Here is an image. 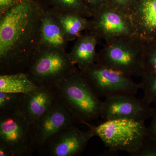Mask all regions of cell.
Masks as SVG:
<instances>
[{
	"label": "cell",
	"instance_id": "1",
	"mask_svg": "<svg viewBox=\"0 0 156 156\" xmlns=\"http://www.w3.org/2000/svg\"><path fill=\"white\" fill-rule=\"evenodd\" d=\"M46 8L38 0H20L0 14V75L25 71L39 48Z\"/></svg>",
	"mask_w": 156,
	"mask_h": 156
},
{
	"label": "cell",
	"instance_id": "2",
	"mask_svg": "<svg viewBox=\"0 0 156 156\" xmlns=\"http://www.w3.org/2000/svg\"><path fill=\"white\" fill-rule=\"evenodd\" d=\"M57 97L81 124L101 117L103 101L89 86L80 70L76 69L55 87Z\"/></svg>",
	"mask_w": 156,
	"mask_h": 156
},
{
	"label": "cell",
	"instance_id": "3",
	"mask_svg": "<svg viewBox=\"0 0 156 156\" xmlns=\"http://www.w3.org/2000/svg\"><path fill=\"white\" fill-rule=\"evenodd\" d=\"M76 68L66 50L39 48L24 73L37 87H55Z\"/></svg>",
	"mask_w": 156,
	"mask_h": 156
},
{
	"label": "cell",
	"instance_id": "4",
	"mask_svg": "<svg viewBox=\"0 0 156 156\" xmlns=\"http://www.w3.org/2000/svg\"><path fill=\"white\" fill-rule=\"evenodd\" d=\"M91 128L109 150L126 151L131 155L138 150L147 135L145 121L107 120Z\"/></svg>",
	"mask_w": 156,
	"mask_h": 156
},
{
	"label": "cell",
	"instance_id": "5",
	"mask_svg": "<svg viewBox=\"0 0 156 156\" xmlns=\"http://www.w3.org/2000/svg\"><path fill=\"white\" fill-rule=\"evenodd\" d=\"M81 73L99 98L135 95L140 89L139 84L134 83L131 77L97 62Z\"/></svg>",
	"mask_w": 156,
	"mask_h": 156
},
{
	"label": "cell",
	"instance_id": "6",
	"mask_svg": "<svg viewBox=\"0 0 156 156\" xmlns=\"http://www.w3.org/2000/svg\"><path fill=\"white\" fill-rule=\"evenodd\" d=\"M32 125L19 110L0 112V143L11 156H30Z\"/></svg>",
	"mask_w": 156,
	"mask_h": 156
},
{
	"label": "cell",
	"instance_id": "7",
	"mask_svg": "<svg viewBox=\"0 0 156 156\" xmlns=\"http://www.w3.org/2000/svg\"><path fill=\"white\" fill-rule=\"evenodd\" d=\"M94 136L93 129L83 131L75 126H69L50 136L37 151L41 156H80Z\"/></svg>",
	"mask_w": 156,
	"mask_h": 156
},
{
	"label": "cell",
	"instance_id": "8",
	"mask_svg": "<svg viewBox=\"0 0 156 156\" xmlns=\"http://www.w3.org/2000/svg\"><path fill=\"white\" fill-rule=\"evenodd\" d=\"M78 124H81L80 122L57 97L49 110L32 125L33 152L58 131Z\"/></svg>",
	"mask_w": 156,
	"mask_h": 156
},
{
	"label": "cell",
	"instance_id": "9",
	"mask_svg": "<svg viewBox=\"0 0 156 156\" xmlns=\"http://www.w3.org/2000/svg\"><path fill=\"white\" fill-rule=\"evenodd\" d=\"M144 98L123 95L105 98L101 117L105 121L126 119L145 121L151 118L153 108Z\"/></svg>",
	"mask_w": 156,
	"mask_h": 156
},
{
	"label": "cell",
	"instance_id": "10",
	"mask_svg": "<svg viewBox=\"0 0 156 156\" xmlns=\"http://www.w3.org/2000/svg\"><path fill=\"white\" fill-rule=\"evenodd\" d=\"M144 55L128 45H111L97 55L96 62L131 77L141 76L144 73Z\"/></svg>",
	"mask_w": 156,
	"mask_h": 156
},
{
	"label": "cell",
	"instance_id": "11",
	"mask_svg": "<svg viewBox=\"0 0 156 156\" xmlns=\"http://www.w3.org/2000/svg\"><path fill=\"white\" fill-rule=\"evenodd\" d=\"M57 98L55 87H37L28 93L23 94L18 110L32 125L49 110Z\"/></svg>",
	"mask_w": 156,
	"mask_h": 156
},
{
	"label": "cell",
	"instance_id": "12",
	"mask_svg": "<svg viewBox=\"0 0 156 156\" xmlns=\"http://www.w3.org/2000/svg\"><path fill=\"white\" fill-rule=\"evenodd\" d=\"M69 42L55 9L46 7L41 19L39 48L66 50Z\"/></svg>",
	"mask_w": 156,
	"mask_h": 156
},
{
	"label": "cell",
	"instance_id": "13",
	"mask_svg": "<svg viewBox=\"0 0 156 156\" xmlns=\"http://www.w3.org/2000/svg\"><path fill=\"white\" fill-rule=\"evenodd\" d=\"M76 39L69 54L73 63L77 64L79 70L83 72L95 64L96 61L97 55L95 48L97 37L91 33L80 35Z\"/></svg>",
	"mask_w": 156,
	"mask_h": 156
},
{
	"label": "cell",
	"instance_id": "14",
	"mask_svg": "<svg viewBox=\"0 0 156 156\" xmlns=\"http://www.w3.org/2000/svg\"><path fill=\"white\" fill-rule=\"evenodd\" d=\"M95 18L90 22L89 29L97 37L99 34L120 35L127 33L128 27L123 17L114 12H94Z\"/></svg>",
	"mask_w": 156,
	"mask_h": 156
},
{
	"label": "cell",
	"instance_id": "15",
	"mask_svg": "<svg viewBox=\"0 0 156 156\" xmlns=\"http://www.w3.org/2000/svg\"><path fill=\"white\" fill-rule=\"evenodd\" d=\"M55 11L69 42L77 38L83 30L89 29L90 22L85 16L73 12Z\"/></svg>",
	"mask_w": 156,
	"mask_h": 156
},
{
	"label": "cell",
	"instance_id": "16",
	"mask_svg": "<svg viewBox=\"0 0 156 156\" xmlns=\"http://www.w3.org/2000/svg\"><path fill=\"white\" fill-rule=\"evenodd\" d=\"M37 87L24 73L0 75V92L25 94Z\"/></svg>",
	"mask_w": 156,
	"mask_h": 156
},
{
	"label": "cell",
	"instance_id": "17",
	"mask_svg": "<svg viewBox=\"0 0 156 156\" xmlns=\"http://www.w3.org/2000/svg\"><path fill=\"white\" fill-rule=\"evenodd\" d=\"M53 9L64 12H73L83 16L92 15L83 0H49Z\"/></svg>",
	"mask_w": 156,
	"mask_h": 156
},
{
	"label": "cell",
	"instance_id": "18",
	"mask_svg": "<svg viewBox=\"0 0 156 156\" xmlns=\"http://www.w3.org/2000/svg\"><path fill=\"white\" fill-rule=\"evenodd\" d=\"M140 17L144 26L150 30H156V0H143Z\"/></svg>",
	"mask_w": 156,
	"mask_h": 156
},
{
	"label": "cell",
	"instance_id": "19",
	"mask_svg": "<svg viewBox=\"0 0 156 156\" xmlns=\"http://www.w3.org/2000/svg\"><path fill=\"white\" fill-rule=\"evenodd\" d=\"M23 94L0 92V112L18 110Z\"/></svg>",
	"mask_w": 156,
	"mask_h": 156
},
{
	"label": "cell",
	"instance_id": "20",
	"mask_svg": "<svg viewBox=\"0 0 156 156\" xmlns=\"http://www.w3.org/2000/svg\"><path fill=\"white\" fill-rule=\"evenodd\" d=\"M142 77V82L139 85L144 93L143 98L150 104L156 105V75H144Z\"/></svg>",
	"mask_w": 156,
	"mask_h": 156
},
{
	"label": "cell",
	"instance_id": "21",
	"mask_svg": "<svg viewBox=\"0 0 156 156\" xmlns=\"http://www.w3.org/2000/svg\"><path fill=\"white\" fill-rule=\"evenodd\" d=\"M132 156H156V140L147 135L142 145Z\"/></svg>",
	"mask_w": 156,
	"mask_h": 156
},
{
	"label": "cell",
	"instance_id": "22",
	"mask_svg": "<svg viewBox=\"0 0 156 156\" xmlns=\"http://www.w3.org/2000/svg\"><path fill=\"white\" fill-rule=\"evenodd\" d=\"M150 125L147 127V135L156 140V105L153 108Z\"/></svg>",
	"mask_w": 156,
	"mask_h": 156
},
{
	"label": "cell",
	"instance_id": "23",
	"mask_svg": "<svg viewBox=\"0 0 156 156\" xmlns=\"http://www.w3.org/2000/svg\"><path fill=\"white\" fill-rule=\"evenodd\" d=\"M20 0H0V14L17 4Z\"/></svg>",
	"mask_w": 156,
	"mask_h": 156
},
{
	"label": "cell",
	"instance_id": "24",
	"mask_svg": "<svg viewBox=\"0 0 156 156\" xmlns=\"http://www.w3.org/2000/svg\"><path fill=\"white\" fill-rule=\"evenodd\" d=\"M86 3V5L88 9L91 11L93 15V13L96 11L97 6L101 0H84Z\"/></svg>",
	"mask_w": 156,
	"mask_h": 156
},
{
	"label": "cell",
	"instance_id": "25",
	"mask_svg": "<svg viewBox=\"0 0 156 156\" xmlns=\"http://www.w3.org/2000/svg\"><path fill=\"white\" fill-rule=\"evenodd\" d=\"M0 156H11L8 148L1 143H0Z\"/></svg>",
	"mask_w": 156,
	"mask_h": 156
},
{
	"label": "cell",
	"instance_id": "26",
	"mask_svg": "<svg viewBox=\"0 0 156 156\" xmlns=\"http://www.w3.org/2000/svg\"><path fill=\"white\" fill-rule=\"evenodd\" d=\"M117 1L119 3H123L126 0H117Z\"/></svg>",
	"mask_w": 156,
	"mask_h": 156
}]
</instances>
